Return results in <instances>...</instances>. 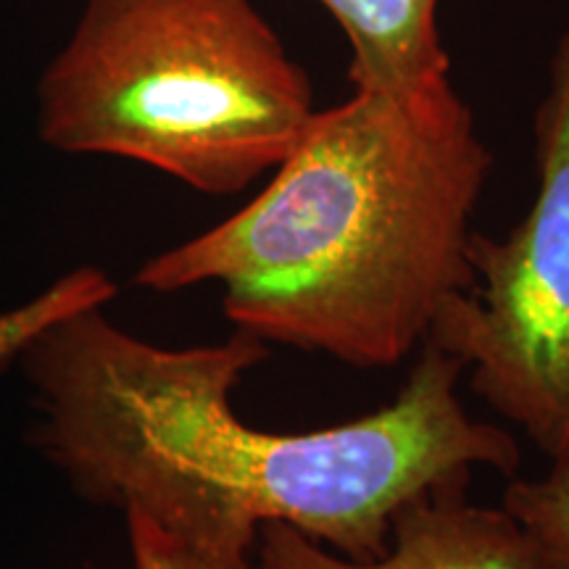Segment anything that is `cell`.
<instances>
[{
	"label": "cell",
	"instance_id": "1",
	"mask_svg": "<svg viewBox=\"0 0 569 569\" xmlns=\"http://www.w3.org/2000/svg\"><path fill=\"white\" fill-rule=\"evenodd\" d=\"M103 309L56 319L21 351L27 440L77 496L140 511L196 569H256L259 530L272 522L346 559H377L415 496L478 467L515 475L522 465L509 430L465 409V369L432 343L386 407L280 432L232 407V390L269 359L264 340L234 327L219 343L163 348Z\"/></svg>",
	"mask_w": 569,
	"mask_h": 569
},
{
	"label": "cell",
	"instance_id": "2",
	"mask_svg": "<svg viewBox=\"0 0 569 569\" xmlns=\"http://www.w3.org/2000/svg\"><path fill=\"white\" fill-rule=\"evenodd\" d=\"M493 153L451 74L317 111L253 201L148 259L132 282H219L232 327L356 369L398 367L472 284Z\"/></svg>",
	"mask_w": 569,
	"mask_h": 569
},
{
	"label": "cell",
	"instance_id": "3",
	"mask_svg": "<svg viewBox=\"0 0 569 569\" xmlns=\"http://www.w3.org/2000/svg\"><path fill=\"white\" fill-rule=\"evenodd\" d=\"M317 111L251 0H88L38 82L48 148L146 163L203 196L274 172Z\"/></svg>",
	"mask_w": 569,
	"mask_h": 569
},
{
	"label": "cell",
	"instance_id": "4",
	"mask_svg": "<svg viewBox=\"0 0 569 569\" xmlns=\"http://www.w3.org/2000/svg\"><path fill=\"white\" fill-rule=\"evenodd\" d=\"M532 156L530 211L501 238L472 232L475 280L427 343L453 356L472 393L553 457L569 443V30L532 117Z\"/></svg>",
	"mask_w": 569,
	"mask_h": 569
},
{
	"label": "cell",
	"instance_id": "5",
	"mask_svg": "<svg viewBox=\"0 0 569 569\" xmlns=\"http://www.w3.org/2000/svg\"><path fill=\"white\" fill-rule=\"evenodd\" d=\"M469 478L427 488L396 511L390 546L369 561L346 559L290 525H264L256 569H540L530 540L501 507L467 496Z\"/></svg>",
	"mask_w": 569,
	"mask_h": 569
},
{
	"label": "cell",
	"instance_id": "6",
	"mask_svg": "<svg viewBox=\"0 0 569 569\" xmlns=\"http://www.w3.org/2000/svg\"><path fill=\"white\" fill-rule=\"evenodd\" d=\"M351 42V82L361 92H401L451 74L438 0H317Z\"/></svg>",
	"mask_w": 569,
	"mask_h": 569
},
{
	"label": "cell",
	"instance_id": "7",
	"mask_svg": "<svg viewBox=\"0 0 569 569\" xmlns=\"http://www.w3.org/2000/svg\"><path fill=\"white\" fill-rule=\"evenodd\" d=\"M501 509L530 540L540 569H569V443L549 457L538 478H515Z\"/></svg>",
	"mask_w": 569,
	"mask_h": 569
},
{
	"label": "cell",
	"instance_id": "8",
	"mask_svg": "<svg viewBox=\"0 0 569 569\" xmlns=\"http://www.w3.org/2000/svg\"><path fill=\"white\" fill-rule=\"evenodd\" d=\"M117 298V282L98 267H77L56 277L38 296L0 309V377L17 369L27 343L42 327L88 306H109Z\"/></svg>",
	"mask_w": 569,
	"mask_h": 569
},
{
	"label": "cell",
	"instance_id": "9",
	"mask_svg": "<svg viewBox=\"0 0 569 569\" xmlns=\"http://www.w3.org/2000/svg\"><path fill=\"white\" fill-rule=\"evenodd\" d=\"M134 569H196L193 561L167 532L156 528L140 511H124Z\"/></svg>",
	"mask_w": 569,
	"mask_h": 569
}]
</instances>
